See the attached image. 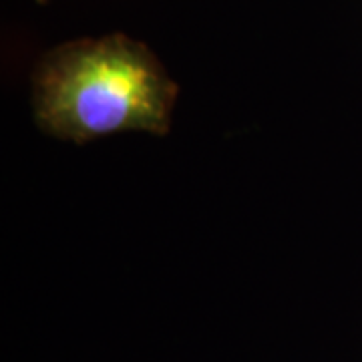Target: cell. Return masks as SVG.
<instances>
[{"label": "cell", "mask_w": 362, "mask_h": 362, "mask_svg": "<svg viewBox=\"0 0 362 362\" xmlns=\"http://www.w3.org/2000/svg\"><path fill=\"white\" fill-rule=\"evenodd\" d=\"M177 95L156 52L123 33L52 47L30 81L37 127L75 145L129 131L163 137Z\"/></svg>", "instance_id": "obj_1"}, {"label": "cell", "mask_w": 362, "mask_h": 362, "mask_svg": "<svg viewBox=\"0 0 362 362\" xmlns=\"http://www.w3.org/2000/svg\"><path fill=\"white\" fill-rule=\"evenodd\" d=\"M37 2H39V4H45V2H49V0H37Z\"/></svg>", "instance_id": "obj_2"}]
</instances>
